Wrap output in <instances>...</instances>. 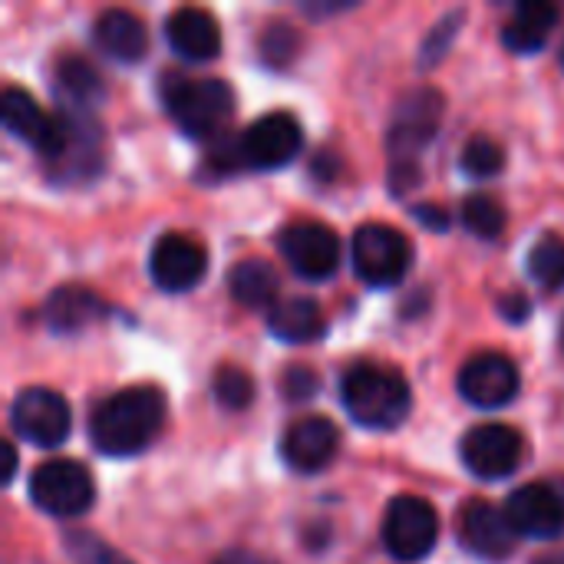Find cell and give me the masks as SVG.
<instances>
[{"instance_id":"6da1fadb","label":"cell","mask_w":564,"mask_h":564,"mask_svg":"<svg viewBox=\"0 0 564 564\" xmlns=\"http://www.w3.org/2000/svg\"><path fill=\"white\" fill-rule=\"evenodd\" d=\"M165 423V397L155 387H126L89 416V440L102 456L142 453Z\"/></svg>"},{"instance_id":"7a4b0ae2","label":"cell","mask_w":564,"mask_h":564,"mask_svg":"<svg viewBox=\"0 0 564 564\" xmlns=\"http://www.w3.org/2000/svg\"><path fill=\"white\" fill-rule=\"evenodd\" d=\"M340 403L364 430H397L410 416L413 393L406 377L397 370L354 367L340 383Z\"/></svg>"},{"instance_id":"3957f363","label":"cell","mask_w":564,"mask_h":564,"mask_svg":"<svg viewBox=\"0 0 564 564\" xmlns=\"http://www.w3.org/2000/svg\"><path fill=\"white\" fill-rule=\"evenodd\" d=\"M162 102L169 109V116L175 119V126L195 139H212L218 135L231 112H235V93L225 79L215 76H178V73H165L162 79Z\"/></svg>"},{"instance_id":"277c9868","label":"cell","mask_w":564,"mask_h":564,"mask_svg":"<svg viewBox=\"0 0 564 564\" xmlns=\"http://www.w3.org/2000/svg\"><path fill=\"white\" fill-rule=\"evenodd\" d=\"M350 261L364 284L370 288H393L406 278L413 264V245L403 231L383 221H370L357 228L350 241Z\"/></svg>"},{"instance_id":"5b68a950","label":"cell","mask_w":564,"mask_h":564,"mask_svg":"<svg viewBox=\"0 0 564 564\" xmlns=\"http://www.w3.org/2000/svg\"><path fill=\"white\" fill-rule=\"evenodd\" d=\"M56 142L53 149L43 155L46 169L53 178L59 182H79L86 175H93L102 159H99V126L93 119V112H79V109H59L56 112Z\"/></svg>"},{"instance_id":"8992f818","label":"cell","mask_w":564,"mask_h":564,"mask_svg":"<svg viewBox=\"0 0 564 564\" xmlns=\"http://www.w3.org/2000/svg\"><path fill=\"white\" fill-rule=\"evenodd\" d=\"M30 499L40 512H46L53 519H76V516L89 512V506L96 499V486H93V476L86 473V466H79L73 459H53V463H43L33 469Z\"/></svg>"},{"instance_id":"52a82bcc","label":"cell","mask_w":564,"mask_h":564,"mask_svg":"<svg viewBox=\"0 0 564 564\" xmlns=\"http://www.w3.org/2000/svg\"><path fill=\"white\" fill-rule=\"evenodd\" d=\"M440 516L420 496H397L383 516V545L400 562H420L436 549Z\"/></svg>"},{"instance_id":"ba28073f","label":"cell","mask_w":564,"mask_h":564,"mask_svg":"<svg viewBox=\"0 0 564 564\" xmlns=\"http://www.w3.org/2000/svg\"><path fill=\"white\" fill-rule=\"evenodd\" d=\"M440 119H443V96L436 89H430V86H420V89L406 93L397 102L390 139H387L397 169L413 165V155L423 152L433 142V135L440 129Z\"/></svg>"},{"instance_id":"9c48e42d","label":"cell","mask_w":564,"mask_h":564,"mask_svg":"<svg viewBox=\"0 0 564 564\" xmlns=\"http://www.w3.org/2000/svg\"><path fill=\"white\" fill-rule=\"evenodd\" d=\"M10 426L20 440L40 449H56L59 443H66L73 430V413H69V403L56 390L30 387V390H20L10 406Z\"/></svg>"},{"instance_id":"30bf717a","label":"cell","mask_w":564,"mask_h":564,"mask_svg":"<svg viewBox=\"0 0 564 564\" xmlns=\"http://www.w3.org/2000/svg\"><path fill=\"white\" fill-rule=\"evenodd\" d=\"M459 456L466 463V469L476 476V479H506L512 476L522 459H525V440L516 426H506V423H482L476 430H469L463 436V446H459Z\"/></svg>"},{"instance_id":"8fae6325","label":"cell","mask_w":564,"mask_h":564,"mask_svg":"<svg viewBox=\"0 0 564 564\" xmlns=\"http://www.w3.org/2000/svg\"><path fill=\"white\" fill-rule=\"evenodd\" d=\"M278 248L291 271L304 281H324L340 268V238L321 221H294L278 235Z\"/></svg>"},{"instance_id":"7c38bea8","label":"cell","mask_w":564,"mask_h":564,"mask_svg":"<svg viewBox=\"0 0 564 564\" xmlns=\"http://www.w3.org/2000/svg\"><path fill=\"white\" fill-rule=\"evenodd\" d=\"M301 122L291 112H268L248 126L238 145V162L248 169H281L301 152Z\"/></svg>"},{"instance_id":"4fadbf2b","label":"cell","mask_w":564,"mask_h":564,"mask_svg":"<svg viewBox=\"0 0 564 564\" xmlns=\"http://www.w3.org/2000/svg\"><path fill=\"white\" fill-rule=\"evenodd\" d=\"M205 271H208V251L188 235H165L155 241L149 254V278L155 281V288L169 294L192 291L195 284H202Z\"/></svg>"},{"instance_id":"5bb4252c","label":"cell","mask_w":564,"mask_h":564,"mask_svg":"<svg viewBox=\"0 0 564 564\" xmlns=\"http://www.w3.org/2000/svg\"><path fill=\"white\" fill-rule=\"evenodd\" d=\"M459 393L466 403H473L479 410H499L516 400L519 370L506 354H496V350L476 354L459 370Z\"/></svg>"},{"instance_id":"9a60e30c","label":"cell","mask_w":564,"mask_h":564,"mask_svg":"<svg viewBox=\"0 0 564 564\" xmlns=\"http://www.w3.org/2000/svg\"><path fill=\"white\" fill-rule=\"evenodd\" d=\"M506 516L519 539H558L564 532V499L555 486L532 482L509 496Z\"/></svg>"},{"instance_id":"2e32d148","label":"cell","mask_w":564,"mask_h":564,"mask_svg":"<svg viewBox=\"0 0 564 564\" xmlns=\"http://www.w3.org/2000/svg\"><path fill=\"white\" fill-rule=\"evenodd\" d=\"M459 539L473 555H479L486 562H506L516 552L519 535H516L506 509H496V506L476 499L459 516Z\"/></svg>"},{"instance_id":"e0dca14e","label":"cell","mask_w":564,"mask_h":564,"mask_svg":"<svg viewBox=\"0 0 564 564\" xmlns=\"http://www.w3.org/2000/svg\"><path fill=\"white\" fill-rule=\"evenodd\" d=\"M340 449V433L327 416H304L281 436V456L297 473H321L334 463Z\"/></svg>"},{"instance_id":"ac0fdd59","label":"cell","mask_w":564,"mask_h":564,"mask_svg":"<svg viewBox=\"0 0 564 564\" xmlns=\"http://www.w3.org/2000/svg\"><path fill=\"white\" fill-rule=\"evenodd\" d=\"M0 119H3L7 132L17 135L20 142L33 145L40 159L56 142V126H59L56 122V112L46 116L40 109V102L26 89H20V86H7L3 89V96H0Z\"/></svg>"},{"instance_id":"d6986e66","label":"cell","mask_w":564,"mask_h":564,"mask_svg":"<svg viewBox=\"0 0 564 564\" xmlns=\"http://www.w3.org/2000/svg\"><path fill=\"white\" fill-rule=\"evenodd\" d=\"M93 40L116 63H139L145 56V50H149V30H145V23L132 10H122V7L102 10L96 17Z\"/></svg>"},{"instance_id":"ffe728a7","label":"cell","mask_w":564,"mask_h":564,"mask_svg":"<svg viewBox=\"0 0 564 564\" xmlns=\"http://www.w3.org/2000/svg\"><path fill=\"white\" fill-rule=\"evenodd\" d=\"M165 40L185 59H212L221 50V30L202 7H178L165 20Z\"/></svg>"},{"instance_id":"44dd1931","label":"cell","mask_w":564,"mask_h":564,"mask_svg":"<svg viewBox=\"0 0 564 564\" xmlns=\"http://www.w3.org/2000/svg\"><path fill=\"white\" fill-rule=\"evenodd\" d=\"M558 23V7L545 0H529L519 3L509 23L502 26V43L512 53H535L549 43L552 26Z\"/></svg>"},{"instance_id":"7402d4cb","label":"cell","mask_w":564,"mask_h":564,"mask_svg":"<svg viewBox=\"0 0 564 564\" xmlns=\"http://www.w3.org/2000/svg\"><path fill=\"white\" fill-rule=\"evenodd\" d=\"M268 330L284 344H307L324 334V314L311 297H284L268 311Z\"/></svg>"},{"instance_id":"603a6c76","label":"cell","mask_w":564,"mask_h":564,"mask_svg":"<svg viewBox=\"0 0 564 564\" xmlns=\"http://www.w3.org/2000/svg\"><path fill=\"white\" fill-rule=\"evenodd\" d=\"M278 271L268 261H241L228 271V294L245 307H274L278 304Z\"/></svg>"},{"instance_id":"cb8c5ba5","label":"cell","mask_w":564,"mask_h":564,"mask_svg":"<svg viewBox=\"0 0 564 564\" xmlns=\"http://www.w3.org/2000/svg\"><path fill=\"white\" fill-rule=\"evenodd\" d=\"M56 89L63 96V106L79 112H93V106L106 96L96 66L79 56H66L56 63Z\"/></svg>"},{"instance_id":"d4e9b609","label":"cell","mask_w":564,"mask_h":564,"mask_svg":"<svg viewBox=\"0 0 564 564\" xmlns=\"http://www.w3.org/2000/svg\"><path fill=\"white\" fill-rule=\"evenodd\" d=\"M99 314H102V304L86 288H59L46 301V324L56 334H76L86 324L99 321Z\"/></svg>"},{"instance_id":"484cf974","label":"cell","mask_w":564,"mask_h":564,"mask_svg":"<svg viewBox=\"0 0 564 564\" xmlns=\"http://www.w3.org/2000/svg\"><path fill=\"white\" fill-rule=\"evenodd\" d=\"M525 268H529L532 281L542 284L545 291H558V288H564V238H558V235L539 238L535 248L529 251Z\"/></svg>"},{"instance_id":"4316f807","label":"cell","mask_w":564,"mask_h":564,"mask_svg":"<svg viewBox=\"0 0 564 564\" xmlns=\"http://www.w3.org/2000/svg\"><path fill=\"white\" fill-rule=\"evenodd\" d=\"M463 225L476 235V238H499L506 228V212L496 198L489 195H469L463 202Z\"/></svg>"},{"instance_id":"83f0119b","label":"cell","mask_w":564,"mask_h":564,"mask_svg":"<svg viewBox=\"0 0 564 564\" xmlns=\"http://www.w3.org/2000/svg\"><path fill=\"white\" fill-rule=\"evenodd\" d=\"M506 165V152L489 135H473L463 149V169L476 178H489Z\"/></svg>"},{"instance_id":"f1b7e54d","label":"cell","mask_w":564,"mask_h":564,"mask_svg":"<svg viewBox=\"0 0 564 564\" xmlns=\"http://www.w3.org/2000/svg\"><path fill=\"white\" fill-rule=\"evenodd\" d=\"M66 552L73 555L76 564H132L129 558H122L112 545H106L102 539H96L83 529L66 532Z\"/></svg>"},{"instance_id":"f546056e","label":"cell","mask_w":564,"mask_h":564,"mask_svg":"<svg viewBox=\"0 0 564 564\" xmlns=\"http://www.w3.org/2000/svg\"><path fill=\"white\" fill-rule=\"evenodd\" d=\"M215 400L225 410H245L254 400V380L238 367H225L215 377Z\"/></svg>"},{"instance_id":"4dcf8cb0","label":"cell","mask_w":564,"mask_h":564,"mask_svg":"<svg viewBox=\"0 0 564 564\" xmlns=\"http://www.w3.org/2000/svg\"><path fill=\"white\" fill-rule=\"evenodd\" d=\"M463 10H453L449 17H443L436 26H433V33L423 40V50H420V63L423 66H436L446 53H449V46H453V40H456V33H459V23H463Z\"/></svg>"},{"instance_id":"1f68e13d","label":"cell","mask_w":564,"mask_h":564,"mask_svg":"<svg viewBox=\"0 0 564 564\" xmlns=\"http://www.w3.org/2000/svg\"><path fill=\"white\" fill-rule=\"evenodd\" d=\"M294 46H297V33L288 23H271V30L261 40V56L271 66H284L294 59Z\"/></svg>"},{"instance_id":"d6a6232c","label":"cell","mask_w":564,"mask_h":564,"mask_svg":"<svg viewBox=\"0 0 564 564\" xmlns=\"http://www.w3.org/2000/svg\"><path fill=\"white\" fill-rule=\"evenodd\" d=\"M281 390H284L288 400H297L301 403V400H311L321 390V380L307 367H291L284 373V380H281Z\"/></svg>"},{"instance_id":"836d02e7","label":"cell","mask_w":564,"mask_h":564,"mask_svg":"<svg viewBox=\"0 0 564 564\" xmlns=\"http://www.w3.org/2000/svg\"><path fill=\"white\" fill-rule=\"evenodd\" d=\"M416 218H420L423 225L436 228V231H446V228H449V212H443V208H436V205H420V208H416Z\"/></svg>"},{"instance_id":"e575fe53","label":"cell","mask_w":564,"mask_h":564,"mask_svg":"<svg viewBox=\"0 0 564 564\" xmlns=\"http://www.w3.org/2000/svg\"><path fill=\"white\" fill-rule=\"evenodd\" d=\"M499 311H502V317H509L512 324H519V321H525L529 317V311H532V304L525 301V297H506L502 304H499Z\"/></svg>"},{"instance_id":"d590c367","label":"cell","mask_w":564,"mask_h":564,"mask_svg":"<svg viewBox=\"0 0 564 564\" xmlns=\"http://www.w3.org/2000/svg\"><path fill=\"white\" fill-rule=\"evenodd\" d=\"M0 449H3V473H0V476H3V482L10 486V482H13V473H17V449H13L10 443H3Z\"/></svg>"},{"instance_id":"8d00e7d4","label":"cell","mask_w":564,"mask_h":564,"mask_svg":"<svg viewBox=\"0 0 564 564\" xmlns=\"http://www.w3.org/2000/svg\"><path fill=\"white\" fill-rule=\"evenodd\" d=\"M215 564H271V562H261L258 555H251V552H228V555H221Z\"/></svg>"},{"instance_id":"74e56055","label":"cell","mask_w":564,"mask_h":564,"mask_svg":"<svg viewBox=\"0 0 564 564\" xmlns=\"http://www.w3.org/2000/svg\"><path fill=\"white\" fill-rule=\"evenodd\" d=\"M562 350H564V321H562Z\"/></svg>"},{"instance_id":"f35d334b","label":"cell","mask_w":564,"mask_h":564,"mask_svg":"<svg viewBox=\"0 0 564 564\" xmlns=\"http://www.w3.org/2000/svg\"><path fill=\"white\" fill-rule=\"evenodd\" d=\"M562 66H564V43H562Z\"/></svg>"}]
</instances>
